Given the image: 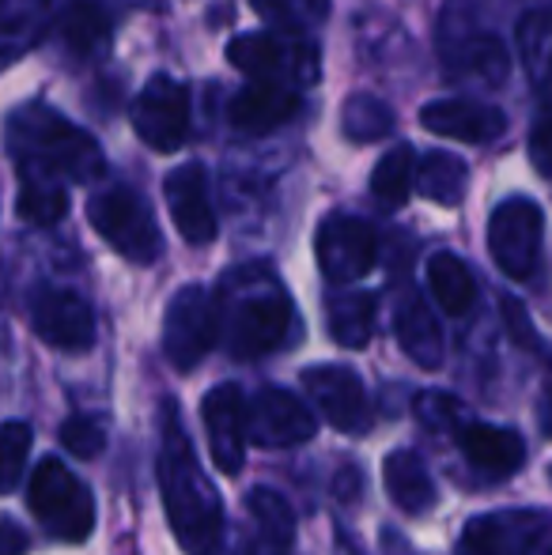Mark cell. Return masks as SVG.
Returning <instances> with one entry per match:
<instances>
[{"label":"cell","instance_id":"6da1fadb","mask_svg":"<svg viewBox=\"0 0 552 555\" xmlns=\"http://www.w3.org/2000/svg\"><path fill=\"white\" fill-rule=\"evenodd\" d=\"M159 491L170 533L185 548V555H213L223 533V503L201 468L190 439H185L175 404H163Z\"/></svg>","mask_w":552,"mask_h":555},{"label":"cell","instance_id":"7a4b0ae2","mask_svg":"<svg viewBox=\"0 0 552 555\" xmlns=\"http://www.w3.org/2000/svg\"><path fill=\"white\" fill-rule=\"evenodd\" d=\"M8 152L20 170H38L57 182H95L106 170L103 147L53 106L27 103L8 117Z\"/></svg>","mask_w":552,"mask_h":555},{"label":"cell","instance_id":"3957f363","mask_svg":"<svg viewBox=\"0 0 552 555\" xmlns=\"http://www.w3.org/2000/svg\"><path fill=\"white\" fill-rule=\"evenodd\" d=\"M30 514L42 521V529L50 537L65 544H80L95 529V499H91L88 483L57 457H46L35 468L27 488Z\"/></svg>","mask_w":552,"mask_h":555},{"label":"cell","instance_id":"277c9868","mask_svg":"<svg viewBox=\"0 0 552 555\" xmlns=\"http://www.w3.org/2000/svg\"><path fill=\"white\" fill-rule=\"evenodd\" d=\"M292 299L273 284V280H258L246 284V292L231 302L228 314V348L235 359H261L277 351L292 333Z\"/></svg>","mask_w":552,"mask_h":555},{"label":"cell","instance_id":"5b68a950","mask_svg":"<svg viewBox=\"0 0 552 555\" xmlns=\"http://www.w3.org/2000/svg\"><path fill=\"white\" fill-rule=\"evenodd\" d=\"M88 220L103 234V242L111 249H118L126 261L133 264H152L163 254V234L155 223V212L147 208V201L140 193L114 185L91 197Z\"/></svg>","mask_w":552,"mask_h":555},{"label":"cell","instance_id":"8992f818","mask_svg":"<svg viewBox=\"0 0 552 555\" xmlns=\"http://www.w3.org/2000/svg\"><path fill=\"white\" fill-rule=\"evenodd\" d=\"M458 555H552L549 511L480 514L465 526Z\"/></svg>","mask_w":552,"mask_h":555},{"label":"cell","instance_id":"52a82bcc","mask_svg":"<svg viewBox=\"0 0 552 555\" xmlns=\"http://www.w3.org/2000/svg\"><path fill=\"white\" fill-rule=\"evenodd\" d=\"M541 242H545V216L538 201L511 197L496 205L488 220V249L511 280H530L538 272Z\"/></svg>","mask_w":552,"mask_h":555},{"label":"cell","instance_id":"ba28073f","mask_svg":"<svg viewBox=\"0 0 552 555\" xmlns=\"http://www.w3.org/2000/svg\"><path fill=\"white\" fill-rule=\"evenodd\" d=\"M220 322L216 307L205 287L190 284L170 299L167 318H163V356L170 359L175 371H193L201 359L213 351Z\"/></svg>","mask_w":552,"mask_h":555},{"label":"cell","instance_id":"9c48e42d","mask_svg":"<svg viewBox=\"0 0 552 555\" xmlns=\"http://www.w3.org/2000/svg\"><path fill=\"white\" fill-rule=\"evenodd\" d=\"M228 61L251 80L310 83L318 76V53L299 38L284 35H239L228 46Z\"/></svg>","mask_w":552,"mask_h":555},{"label":"cell","instance_id":"30bf717a","mask_svg":"<svg viewBox=\"0 0 552 555\" xmlns=\"http://www.w3.org/2000/svg\"><path fill=\"white\" fill-rule=\"evenodd\" d=\"M314 254H318V269H322V276L330 284H352V280L368 276L375 269V257H378L375 227L363 223L360 216H345V212L325 216L314 234Z\"/></svg>","mask_w":552,"mask_h":555},{"label":"cell","instance_id":"8fae6325","mask_svg":"<svg viewBox=\"0 0 552 555\" xmlns=\"http://www.w3.org/2000/svg\"><path fill=\"white\" fill-rule=\"evenodd\" d=\"M133 129L152 152H178L190 137V91L175 76H152L133 103Z\"/></svg>","mask_w":552,"mask_h":555},{"label":"cell","instance_id":"7c38bea8","mask_svg":"<svg viewBox=\"0 0 552 555\" xmlns=\"http://www.w3.org/2000/svg\"><path fill=\"white\" fill-rule=\"evenodd\" d=\"M303 389L325 420L345 435H363L371 427V401L352 366L318 363L303 371Z\"/></svg>","mask_w":552,"mask_h":555},{"label":"cell","instance_id":"4fadbf2b","mask_svg":"<svg viewBox=\"0 0 552 555\" xmlns=\"http://www.w3.org/2000/svg\"><path fill=\"white\" fill-rule=\"evenodd\" d=\"M246 439L266 450H292L314 439V412L280 386H266L246 404Z\"/></svg>","mask_w":552,"mask_h":555},{"label":"cell","instance_id":"5bb4252c","mask_svg":"<svg viewBox=\"0 0 552 555\" xmlns=\"http://www.w3.org/2000/svg\"><path fill=\"white\" fill-rule=\"evenodd\" d=\"M30 325L57 351H88L95 344V314L80 295L65 287H46L35 295Z\"/></svg>","mask_w":552,"mask_h":555},{"label":"cell","instance_id":"9a60e30c","mask_svg":"<svg viewBox=\"0 0 552 555\" xmlns=\"http://www.w3.org/2000/svg\"><path fill=\"white\" fill-rule=\"evenodd\" d=\"M201 420H205L208 453L220 473L235 476L246 461V404L239 386H213L201 401Z\"/></svg>","mask_w":552,"mask_h":555},{"label":"cell","instance_id":"2e32d148","mask_svg":"<svg viewBox=\"0 0 552 555\" xmlns=\"http://www.w3.org/2000/svg\"><path fill=\"white\" fill-rule=\"evenodd\" d=\"M163 197H167L178 234L190 246H208L216 238V212L213 201H208V178L201 163H185V167L170 170L167 182H163Z\"/></svg>","mask_w":552,"mask_h":555},{"label":"cell","instance_id":"e0dca14e","mask_svg":"<svg viewBox=\"0 0 552 555\" xmlns=\"http://www.w3.org/2000/svg\"><path fill=\"white\" fill-rule=\"evenodd\" d=\"M420 125L435 137L465 140V144H492L508 132V114L477 99H439L420 111Z\"/></svg>","mask_w":552,"mask_h":555},{"label":"cell","instance_id":"ac0fdd59","mask_svg":"<svg viewBox=\"0 0 552 555\" xmlns=\"http://www.w3.org/2000/svg\"><path fill=\"white\" fill-rule=\"evenodd\" d=\"M295 114H299V91L269 80H251L228 106L231 125L251 132V137H266V132L292 121Z\"/></svg>","mask_w":552,"mask_h":555},{"label":"cell","instance_id":"d6986e66","mask_svg":"<svg viewBox=\"0 0 552 555\" xmlns=\"http://www.w3.org/2000/svg\"><path fill=\"white\" fill-rule=\"evenodd\" d=\"M458 446L470 457V465L477 473L492 476V480H508V476H515L526 465V442L511 427L462 424L458 427Z\"/></svg>","mask_w":552,"mask_h":555},{"label":"cell","instance_id":"ffe728a7","mask_svg":"<svg viewBox=\"0 0 552 555\" xmlns=\"http://www.w3.org/2000/svg\"><path fill=\"white\" fill-rule=\"evenodd\" d=\"M53 0H0V68L23 61L46 38Z\"/></svg>","mask_w":552,"mask_h":555},{"label":"cell","instance_id":"44dd1931","mask_svg":"<svg viewBox=\"0 0 552 555\" xmlns=\"http://www.w3.org/2000/svg\"><path fill=\"white\" fill-rule=\"evenodd\" d=\"M394 333H398L401 351H406L416 366L435 371V366L442 363V330L416 292L401 295L398 314H394Z\"/></svg>","mask_w":552,"mask_h":555},{"label":"cell","instance_id":"7402d4cb","mask_svg":"<svg viewBox=\"0 0 552 555\" xmlns=\"http://www.w3.org/2000/svg\"><path fill=\"white\" fill-rule=\"evenodd\" d=\"M383 483H386V491H390L394 506L406 511V514H413V518L427 514L435 506V499H439L432 473H427V465L416 457L413 450H394L390 457H386Z\"/></svg>","mask_w":552,"mask_h":555},{"label":"cell","instance_id":"603a6c76","mask_svg":"<svg viewBox=\"0 0 552 555\" xmlns=\"http://www.w3.org/2000/svg\"><path fill=\"white\" fill-rule=\"evenodd\" d=\"M114 35V20L99 0H73L61 15V42L80 61H91L106 53Z\"/></svg>","mask_w":552,"mask_h":555},{"label":"cell","instance_id":"cb8c5ba5","mask_svg":"<svg viewBox=\"0 0 552 555\" xmlns=\"http://www.w3.org/2000/svg\"><path fill=\"white\" fill-rule=\"evenodd\" d=\"M246 511H251L254 526H258V544L266 555H287L295 544V511L280 491L273 488H254L246 495Z\"/></svg>","mask_w":552,"mask_h":555},{"label":"cell","instance_id":"d4e9b609","mask_svg":"<svg viewBox=\"0 0 552 555\" xmlns=\"http://www.w3.org/2000/svg\"><path fill=\"white\" fill-rule=\"evenodd\" d=\"M427 287H432L435 302L454 318L470 314L473 302H477V280H473L470 264L458 254H447V249L427 261Z\"/></svg>","mask_w":552,"mask_h":555},{"label":"cell","instance_id":"484cf974","mask_svg":"<svg viewBox=\"0 0 552 555\" xmlns=\"http://www.w3.org/2000/svg\"><path fill=\"white\" fill-rule=\"evenodd\" d=\"M447 61H450V73L470 76V80H480V83H488V88L508 80V68H511L503 42L496 35H485V30H480V35H465L462 42L447 53Z\"/></svg>","mask_w":552,"mask_h":555},{"label":"cell","instance_id":"4316f807","mask_svg":"<svg viewBox=\"0 0 552 555\" xmlns=\"http://www.w3.org/2000/svg\"><path fill=\"white\" fill-rule=\"evenodd\" d=\"M375 314L378 302L371 292H348V295H333L330 299V336L345 348H363V344L375 336Z\"/></svg>","mask_w":552,"mask_h":555},{"label":"cell","instance_id":"83f0119b","mask_svg":"<svg viewBox=\"0 0 552 555\" xmlns=\"http://www.w3.org/2000/svg\"><path fill=\"white\" fill-rule=\"evenodd\" d=\"M413 190H416V152L409 144L390 147V152L375 163V170H371V197H375L386 212H398Z\"/></svg>","mask_w":552,"mask_h":555},{"label":"cell","instance_id":"f1b7e54d","mask_svg":"<svg viewBox=\"0 0 552 555\" xmlns=\"http://www.w3.org/2000/svg\"><path fill=\"white\" fill-rule=\"evenodd\" d=\"M465 185H470V167L454 152H432L416 167V190L442 208L462 205Z\"/></svg>","mask_w":552,"mask_h":555},{"label":"cell","instance_id":"f546056e","mask_svg":"<svg viewBox=\"0 0 552 555\" xmlns=\"http://www.w3.org/2000/svg\"><path fill=\"white\" fill-rule=\"evenodd\" d=\"M20 216L35 227H53L65 220L68 212V190L65 182L50 175H38V170H20V201H15Z\"/></svg>","mask_w":552,"mask_h":555},{"label":"cell","instance_id":"4dcf8cb0","mask_svg":"<svg viewBox=\"0 0 552 555\" xmlns=\"http://www.w3.org/2000/svg\"><path fill=\"white\" fill-rule=\"evenodd\" d=\"M254 12L273 27V35L303 38L330 20V0H251Z\"/></svg>","mask_w":552,"mask_h":555},{"label":"cell","instance_id":"1f68e13d","mask_svg":"<svg viewBox=\"0 0 552 555\" xmlns=\"http://www.w3.org/2000/svg\"><path fill=\"white\" fill-rule=\"evenodd\" d=\"M518 53L534 83L552 80V8H534L518 20Z\"/></svg>","mask_w":552,"mask_h":555},{"label":"cell","instance_id":"d6a6232c","mask_svg":"<svg viewBox=\"0 0 552 555\" xmlns=\"http://www.w3.org/2000/svg\"><path fill=\"white\" fill-rule=\"evenodd\" d=\"M341 129L356 144H368V140H383L394 129V111L375 95H352L341 111Z\"/></svg>","mask_w":552,"mask_h":555},{"label":"cell","instance_id":"836d02e7","mask_svg":"<svg viewBox=\"0 0 552 555\" xmlns=\"http://www.w3.org/2000/svg\"><path fill=\"white\" fill-rule=\"evenodd\" d=\"M30 442H35L30 424H23V420L0 424V495H12L20 488L23 473H27Z\"/></svg>","mask_w":552,"mask_h":555},{"label":"cell","instance_id":"e575fe53","mask_svg":"<svg viewBox=\"0 0 552 555\" xmlns=\"http://www.w3.org/2000/svg\"><path fill=\"white\" fill-rule=\"evenodd\" d=\"M61 442H65V450L73 453V457H99V453L106 450V427L103 420L95 416H68L65 424H61Z\"/></svg>","mask_w":552,"mask_h":555},{"label":"cell","instance_id":"d590c367","mask_svg":"<svg viewBox=\"0 0 552 555\" xmlns=\"http://www.w3.org/2000/svg\"><path fill=\"white\" fill-rule=\"evenodd\" d=\"M416 416L424 420L432 431H458V427H462V404L450 393H420Z\"/></svg>","mask_w":552,"mask_h":555},{"label":"cell","instance_id":"8d00e7d4","mask_svg":"<svg viewBox=\"0 0 552 555\" xmlns=\"http://www.w3.org/2000/svg\"><path fill=\"white\" fill-rule=\"evenodd\" d=\"M530 163H534V170H538L541 178H549V182H552V117L534 129V137H530Z\"/></svg>","mask_w":552,"mask_h":555},{"label":"cell","instance_id":"74e56055","mask_svg":"<svg viewBox=\"0 0 552 555\" xmlns=\"http://www.w3.org/2000/svg\"><path fill=\"white\" fill-rule=\"evenodd\" d=\"M503 318H508L511 333L518 336V344H523V348H541V344H538V333H534L530 318H526V310H523V302L503 299Z\"/></svg>","mask_w":552,"mask_h":555},{"label":"cell","instance_id":"f35d334b","mask_svg":"<svg viewBox=\"0 0 552 555\" xmlns=\"http://www.w3.org/2000/svg\"><path fill=\"white\" fill-rule=\"evenodd\" d=\"M27 552V533L15 521L0 518V555H23Z\"/></svg>","mask_w":552,"mask_h":555},{"label":"cell","instance_id":"ab89813d","mask_svg":"<svg viewBox=\"0 0 552 555\" xmlns=\"http://www.w3.org/2000/svg\"><path fill=\"white\" fill-rule=\"evenodd\" d=\"M538 424L552 439V389H545V397H541V404H538Z\"/></svg>","mask_w":552,"mask_h":555}]
</instances>
